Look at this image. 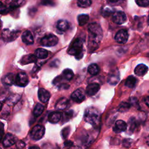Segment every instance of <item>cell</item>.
I'll list each match as a JSON object with an SVG mask.
<instances>
[{
    "label": "cell",
    "mask_w": 149,
    "mask_h": 149,
    "mask_svg": "<svg viewBox=\"0 0 149 149\" xmlns=\"http://www.w3.org/2000/svg\"><path fill=\"white\" fill-rule=\"evenodd\" d=\"M88 47L91 50H94L97 47L102 38V30L101 26L96 23H91L88 27Z\"/></svg>",
    "instance_id": "6da1fadb"
},
{
    "label": "cell",
    "mask_w": 149,
    "mask_h": 149,
    "mask_svg": "<svg viewBox=\"0 0 149 149\" xmlns=\"http://www.w3.org/2000/svg\"><path fill=\"white\" fill-rule=\"evenodd\" d=\"M84 119L86 122L91 125L96 126L100 122V113L96 108L94 107H89L85 111Z\"/></svg>",
    "instance_id": "7a4b0ae2"
},
{
    "label": "cell",
    "mask_w": 149,
    "mask_h": 149,
    "mask_svg": "<svg viewBox=\"0 0 149 149\" xmlns=\"http://www.w3.org/2000/svg\"><path fill=\"white\" fill-rule=\"evenodd\" d=\"M83 41L79 38H76L71 45L68 54L74 55L77 59H80L83 55Z\"/></svg>",
    "instance_id": "3957f363"
},
{
    "label": "cell",
    "mask_w": 149,
    "mask_h": 149,
    "mask_svg": "<svg viewBox=\"0 0 149 149\" xmlns=\"http://www.w3.org/2000/svg\"><path fill=\"white\" fill-rule=\"evenodd\" d=\"M20 34L19 31L10 30L8 29H3L2 31V39L5 42H12L16 40Z\"/></svg>",
    "instance_id": "277c9868"
},
{
    "label": "cell",
    "mask_w": 149,
    "mask_h": 149,
    "mask_svg": "<svg viewBox=\"0 0 149 149\" xmlns=\"http://www.w3.org/2000/svg\"><path fill=\"white\" fill-rule=\"evenodd\" d=\"M45 133V128L43 126L37 125L33 127L30 133V136L33 140L37 141L42 138Z\"/></svg>",
    "instance_id": "5b68a950"
},
{
    "label": "cell",
    "mask_w": 149,
    "mask_h": 149,
    "mask_svg": "<svg viewBox=\"0 0 149 149\" xmlns=\"http://www.w3.org/2000/svg\"><path fill=\"white\" fill-rule=\"evenodd\" d=\"M58 38L53 34H48L44 36L41 41L40 43L42 45L45 47H53L58 44Z\"/></svg>",
    "instance_id": "8992f818"
},
{
    "label": "cell",
    "mask_w": 149,
    "mask_h": 149,
    "mask_svg": "<svg viewBox=\"0 0 149 149\" xmlns=\"http://www.w3.org/2000/svg\"><path fill=\"white\" fill-rule=\"evenodd\" d=\"M15 83L20 87H25L29 83V78L24 72L19 73L15 77Z\"/></svg>",
    "instance_id": "52a82bcc"
},
{
    "label": "cell",
    "mask_w": 149,
    "mask_h": 149,
    "mask_svg": "<svg viewBox=\"0 0 149 149\" xmlns=\"http://www.w3.org/2000/svg\"><path fill=\"white\" fill-rule=\"evenodd\" d=\"M112 20L115 23L117 24H122L126 21L127 17L125 12L119 10L115 12L112 14Z\"/></svg>",
    "instance_id": "ba28073f"
},
{
    "label": "cell",
    "mask_w": 149,
    "mask_h": 149,
    "mask_svg": "<svg viewBox=\"0 0 149 149\" xmlns=\"http://www.w3.org/2000/svg\"><path fill=\"white\" fill-rule=\"evenodd\" d=\"M129 37V34L127 30L121 29L119 30L115 36V40L119 44H125L127 42Z\"/></svg>",
    "instance_id": "9c48e42d"
},
{
    "label": "cell",
    "mask_w": 149,
    "mask_h": 149,
    "mask_svg": "<svg viewBox=\"0 0 149 149\" xmlns=\"http://www.w3.org/2000/svg\"><path fill=\"white\" fill-rule=\"evenodd\" d=\"M17 139L16 136L11 133H7L5 134L2 141V144L5 147H8L16 144Z\"/></svg>",
    "instance_id": "30bf717a"
},
{
    "label": "cell",
    "mask_w": 149,
    "mask_h": 149,
    "mask_svg": "<svg viewBox=\"0 0 149 149\" xmlns=\"http://www.w3.org/2000/svg\"><path fill=\"white\" fill-rule=\"evenodd\" d=\"M85 97V93L83 89L81 88L76 90L71 95L72 99L76 102H81L83 101Z\"/></svg>",
    "instance_id": "8fae6325"
},
{
    "label": "cell",
    "mask_w": 149,
    "mask_h": 149,
    "mask_svg": "<svg viewBox=\"0 0 149 149\" xmlns=\"http://www.w3.org/2000/svg\"><path fill=\"white\" fill-rule=\"evenodd\" d=\"M119 73L118 70H115L109 74L107 81L111 85H115L119 82Z\"/></svg>",
    "instance_id": "7c38bea8"
},
{
    "label": "cell",
    "mask_w": 149,
    "mask_h": 149,
    "mask_svg": "<svg viewBox=\"0 0 149 149\" xmlns=\"http://www.w3.org/2000/svg\"><path fill=\"white\" fill-rule=\"evenodd\" d=\"M127 123L122 120H118L116 121L113 127V131L116 133H119L125 132L127 129Z\"/></svg>",
    "instance_id": "4fadbf2b"
},
{
    "label": "cell",
    "mask_w": 149,
    "mask_h": 149,
    "mask_svg": "<svg viewBox=\"0 0 149 149\" xmlns=\"http://www.w3.org/2000/svg\"><path fill=\"white\" fill-rule=\"evenodd\" d=\"M100 88V86L99 84L97 83H90L88 85H87L86 91L88 95L92 96L95 95L99 91Z\"/></svg>",
    "instance_id": "5bb4252c"
},
{
    "label": "cell",
    "mask_w": 149,
    "mask_h": 149,
    "mask_svg": "<svg viewBox=\"0 0 149 149\" xmlns=\"http://www.w3.org/2000/svg\"><path fill=\"white\" fill-rule=\"evenodd\" d=\"M50 93L47 90L40 88L38 91V97L40 101L42 102H47L50 98Z\"/></svg>",
    "instance_id": "9a60e30c"
},
{
    "label": "cell",
    "mask_w": 149,
    "mask_h": 149,
    "mask_svg": "<svg viewBox=\"0 0 149 149\" xmlns=\"http://www.w3.org/2000/svg\"><path fill=\"white\" fill-rule=\"evenodd\" d=\"M22 41L27 45H31L34 43V38L29 30L24 31L22 35Z\"/></svg>",
    "instance_id": "2e32d148"
},
{
    "label": "cell",
    "mask_w": 149,
    "mask_h": 149,
    "mask_svg": "<svg viewBox=\"0 0 149 149\" xmlns=\"http://www.w3.org/2000/svg\"><path fill=\"white\" fill-rule=\"evenodd\" d=\"M37 61V57L33 54H28L23 56L20 59V63L22 65H27L31 63H34Z\"/></svg>",
    "instance_id": "e0dca14e"
},
{
    "label": "cell",
    "mask_w": 149,
    "mask_h": 149,
    "mask_svg": "<svg viewBox=\"0 0 149 149\" xmlns=\"http://www.w3.org/2000/svg\"><path fill=\"white\" fill-rule=\"evenodd\" d=\"M15 81V77L13 73H9L5 74L2 79V82L4 85L11 86Z\"/></svg>",
    "instance_id": "ac0fdd59"
},
{
    "label": "cell",
    "mask_w": 149,
    "mask_h": 149,
    "mask_svg": "<svg viewBox=\"0 0 149 149\" xmlns=\"http://www.w3.org/2000/svg\"><path fill=\"white\" fill-rule=\"evenodd\" d=\"M69 105V100L65 97H62L59 98L55 104V108L57 109H66L68 105Z\"/></svg>",
    "instance_id": "d6986e66"
},
{
    "label": "cell",
    "mask_w": 149,
    "mask_h": 149,
    "mask_svg": "<svg viewBox=\"0 0 149 149\" xmlns=\"http://www.w3.org/2000/svg\"><path fill=\"white\" fill-rule=\"evenodd\" d=\"M62 117V113L59 112H52L48 115V120L52 123L58 122Z\"/></svg>",
    "instance_id": "ffe728a7"
},
{
    "label": "cell",
    "mask_w": 149,
    "mask_h": 149,
    "mask_svg": "<svg viewBox=\"0 0 149 149\" xmlns=\"http://www.w3.org/2000/svg\"><path fill=\"white\" fill-rule=\"evenodd\" d=\"M148 71V67L144 64L138 65L134 69V73L137 76H144Z\"/></svg>",
    "instance_id": "44dd1931"
},
{
    "label": "cell",
    "mask_w": 149,
    "mask_h": 149,
    "mask_svg": "<svg viewBox=\"0 0 149 149\" xmlns=\"http://www.w3.org/2000/svg\"><path fill=\"white\" fill-rule=\"evenodd\" d=\"M69 27V22L63 19L59 20L56 23V28L61 31H65Z\"/></svg>",
    "instance_id": "7402d4cb"
},
{
    "label": "cell",
    "mask_w": 149,
    "mask_h": 149,
    "mask_svg": "<svg viewBox=\"0 0 149 149\" xmlns=\"http://www.w3.org/2000/svg\"><path fill=\"white\" fill-rule=\"evenodd\" d=\"M35 55L38 59H45L48 55V52L44 48H38L35 51Z\"/></svg>",
    "instance_id": "603a6c76"
},
{
    "label": "cell",
    "mask_w": 149,
    "mask_h": 149,
    "mask_svg": "<svg viewBox=\"0 0 149 149\" xmlns=\"http://www.w3.org/2000/svg\"><path fill=\"white\" fill-rule=\"evenodd\" d=\"M20 97L21 96L19 94H12L7 98L6 102L9 105H13L19 101V100L20 99Z\"/></svg>",
    "instance_id": "cb8c5ba5"
},
{
    "label": "cell",
    "mask_w": 149,
    "mask_h": 149,
    "mask_svg": "<svg viewBox=\"0 0 149 149\" xmlns=\"http://www.w3.org/2000/svg\"><path fill=\"white\" fill-rule=\"evenodd\" d=\"M137 80L134 76L132 75L129 76L127 77V78L126 80L125 86L129 88H133L135 87L137 83Z\"/></svg>",
    "instance_id": "d4e9b609"
},
{
    "label": "cell",
    "mask_w": 149,
    "mask_h": 149,
    "mask_svg": "<svg viewBox=\"0 0 149 149\" xmlns=\"http://www.w3.org/2000/svg\"><path fill=\"white\" fill-rule=\"evenodd\" d=\"M100 71L99 66L96 63H91L88 67V72L91 75H96Z\"/></svg>",
    "instance_id": "484cf974"
},
{
    "label": "cell",
    "mask_w": 149,
    "mask_h": 149,
    "mask_svg": "<svg viewBox=\"0 0 149 149\" xmlns=\"http://www.w3.org/2000/svg\"><path fill=\"white\" fill-rule=\"evenodd\" d=\"M89 19V16L86 14H81L77 17V21L79 26H83L87 23Z\"/></svg>",
    "instance_id": "4316f807"
},
{
    "label": "cell",
    "mask_w": 149,
    "mask_h": 149,
    "mask_svg": "<svg viewBox=\"0 0 149 149\" xmlns=\"http://www.w3.org/2000/svg\"><path fill=\"white\" fill-rule=\"evenodd\" d=\"M73 72L70 69H65L62 72L63 77L67 80H70L73 78Z\"/></svg>",
    "instance_id": "83f0119b"
},
{
    "label": "cell",
    "mask_w": 149,
    "mask_h": 149,
    "mask_svg": "<svg viewBox=\"0 0 149 149\" xmlns=\"http://www.w3.org/2000/svg\"><path fill=\"white\" fill-rule=\"evenodd\" d=\"M44 109V107L42 104L40 103H37L33 110L34 115L35 116H39L43 112Z\"/></svg>",
    "instance_id": "f1b7e54d"
},
{
    "label": "cell",
    "mask_w": 149,
    "mask_h": 149,
    "mask_svg": "<svg viewBox=\"0 0 149 149\" xmlns=\"http://www.w3.org/2000/svg\"><path fill=\"white\" fill-rule=\"evenodd\" d=\"M130 107V104L128 102H122L118 107V111L121 112H124L127 111Z\"/></svg>",
    "instance_id": "f546056e"
},
{
    "label": "cell",
    "mask_w": 149,
    "mask_h": 149,
    "mask_svg": "<svg viewBox=\"0 0 149 149\" xmlns=\"http://www.w3.org/2000/svg\"><path fill=\"white\" fill-rule=\"evenodd\" d=\"M92 3L91 1L90 0H83V1H78L77 2V6L83 8H86L89 7Z\"/></svg>",
    "instance_id": "4dcf8cb0"
},
{
    "label": "cell",
    "mask_w": 149,
    "mask_h": 149,
    "mask_svg": "<svg viewBox=\"0 0 149 149\" xmlns=\"http://www.w3.org/2000/svg\"><path fill=\"white\" fill-rule=\"evenodd\" d=\"M70 131V129L69 126H67L62 130L61 136L63 139H66L68 137Z\"/></svg>",
    "instance_id": "1f68e13d"
},
{
    "label": "cell",
    "mask_w": 149,
    "mask_h": 149,
    "mask_svg": "<svg viewBox=\"0 0 149 149\" xmlns=\"http://www.w3.org/2000/svg\"><path fill=\"white\" fill-rule=\"evenodd\" d=\"M73 116V111H66L65 113H64L63 116V120L64 122H67L69 120L72 116Z\"/></svg>",
    "instance_id": "d6a6232c"
},
{
    "label": "cell",
    "mask_w": 149,
    "mask_h": 149,
    "mask_svg": "<svg viewBox=\"0 0 149 149\" xmlns=\"http://www.w3.org/2000/svg\"><path fill=\"white\" fill-rule=\"evenodd\" d=\"M136 3L139 6H141V7H146L149 5L148 0H138V1H136Z\"/></svg>",
    "instance_id": "836d02e7"
},
{
    "label": "cell",
    "mask_w": 149,
    "mask_h": 149,
    "mask_svg": "<svg viewBox=\"0 0 149 149\" xmlns=\"http://www.w3.org/2000/svg\"><path fill=\"white\" fill-rule=\"evenodd\" d=\"M129 130L133 132L135 129V127H136V123L135 119L134 118H131L129 120Z\"/></svg>",
    "instance_id": "e575fe53"
},
{
    "label": "cell",
    "mask_w": 149,
    "mask_h": 149,
    "mask_svg": "<svg viewBox=\"0 0 149 149\" xmlns=\"http://www.w3.org/2000/svg\"><path fill=\"white\" fill-rule=\"evenodd\" d=\"M132 142H133V140L132 139H124L123 141V143H122V144L123 146L126 147V148H129L131 146L132 144Z\"/></svg>",
    "instance_id": "d590c367"
},
{
    "label": "cell",
    "mask_w": 149,
    "mask_h": 149,
    "mask_svg": "<svg viewBox=\"0 0 149 149\" xmlns=\"http://www.w3.org/2000/svg\"><path fill=\"white\" fill-rule=\"evenodd\" d=\"M23 3H24L23 1H13L12 2V3H10V7L12 8H17L19 6H20Z\"/></svg>",
    "instance_id": "8d00e7d4"
},
{
    "label": "cell",
    "mask_w": 149,
    "mask_h": 149,
    "mask_svg": "<svg viewBox=\"0 0 149 149\" xmlns=\"http://www.w3.org/2000/svg\"><path fill=\"white\" fill-rule=\"evenodd\" d=\"M111 13V10L108 7H106L102 9V15L105 17L108 16Z\"/></svg>",
    "instance_id": "74e56055"
},
{
    "label": "cell",
    "mask_w": 149,
    "mask_h": 149,
    "mask_svg": "<svg viewBox=\"0 0 149 149\" xmlns=\"http://www.w3.org/2000/svg\"><path fill=\"white\" fill-rule=\"evenodd\" d=\"M16 147L17 148H19V149H22L23 148H24L25 147V144L23 141H19L16 143Z\"/></svg>",
    "instance_id": "f35d334b"
},
{
    "label": "cell",
    "mask_w": 149,
    "mask_h": 149,
    "mask_svg": "<svg viewBox=\"0 0 149 149\" xmlns=\"http://www.w3.org/2000/svg\"><path fill=\"white\" fill-rule=\"evenodd\" d=\"M64 144H65V146L66 147H70L71 146L73 145V143H72V141H71L67 140V141H66L65 142Z\"/></svg>",
    "instance_id": "ab89813d"
},
{
    "label": "cell",
    "mask_w": 149,
    "mask_h": 149,
    "mask_svg": "<svg viewBox=\"0 0 149 149\" xmlns=\"http://www.w3.org/2000/svg\"><path fill=\"white\" fill-rule=\"evenodd\" d=\"M144 102L146 105L149 108V96H147L144 98Z\"/></svg>",
    "instance_id": "60d3db41"
},
{
    "label": "cell",
    "mask_w": 149,
    "mask_h": 149,
    "mask_svg": "<svg viewBox=\"0 0 149 149\" xmlns=\"http://www.w3.org/2000/svg\"><path fill=\"white\" fill-rule=\"evenodd\" d=\"M146 144L149 146V135L146 138Z\"/></svg>",
    "instance_id": "b9f144b4"
},
{
    "label": "cell",
    "mask_w": 149,
    "mask_h": 149,
    "mask_svg": "<svg viewBox=\"0 0 149 149\" xmlns=\"http://www.w3.org/2000/svg\"><path fill=\"white\" fill-rule=\"evenodd\" d=\"M29 149H40V148L37 147H36V146H32V147H29Z\"/></svg>",
    "instance_id": "7bdbcfd3"
},
{
    "label": "cell",
    "mask_w": 149,
    "mask_h": 149,
    "mask_svg": "<svg viewBox=\"0 0 149 149\" xmlns=\"http://www.w3.org/2000/svg\"><path fill=\"white\" fill-rule=\"evenodd\" d=\"M147 23L149 24V14H148V17H147Z\"/></svg>",
    "instance_id": "ee69618b"
}]
</instances>
